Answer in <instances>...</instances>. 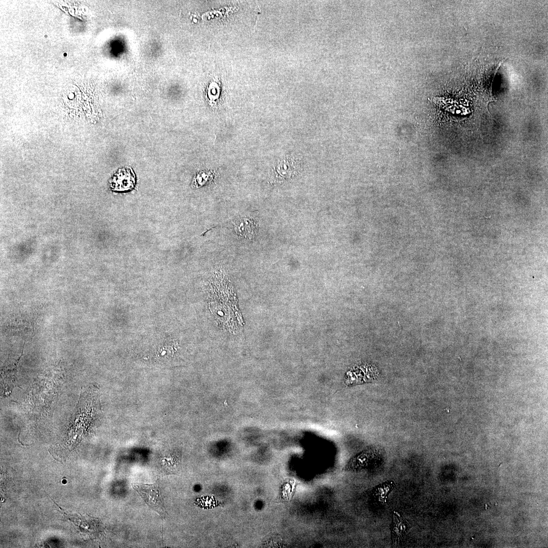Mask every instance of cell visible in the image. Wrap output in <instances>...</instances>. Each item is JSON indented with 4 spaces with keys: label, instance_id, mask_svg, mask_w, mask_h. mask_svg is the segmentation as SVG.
Segmentation results:
<instances>
[{
    "label": "cell",
    "instance_id": "cell-3",
    "mask_svg": "<svg viewBox=\"0 0 548 548\" xmlns=\"http://www.w3.org/2000/svg\"><path fill=\"white\" fill-rule=\"evenodd\" d=\"M234 223L235 230L240 235L250 237L254 232L255 223L250 218H241Z\"/></svg>",
    "mask_w": 548,
    "mask_h": 548
},
{
    "label": "cell",
    "instance_id": "cell-4",
    "mask_svg": "<svg viewBox=\"0 0 548 548\" xmlns=\"http://www.w3.org/2000/svg\"><path fill=\"white\" fill-rule=\"evenodd\" d=\"M406 524L403 519L398 514L396 513L393 514V526L392 533L394 542L398 541L402 537V534L406 528Z\"/></svg>",
    "mask_w": 548,
    "mask_h": 548
},
{
    "label": "cell",
    "instance_id": "cell-2",
    "mask_svg": "<svg viewBox=\"0 0 548 548\" xmlns=\"http://www.w3.org/2000/svg\"><path fill=\"white\" fill-rule=\"evenodd\" d=\"M113 183L116 190H130L134 186V177L129 170L125 169L117 175L113 180Z\"/></svg>",
    "mask_w": 548,
    "mask_h": 548
},
{
    "label": "cell",
    "instance_id": "cell-1",
    "mask_svg": "<svg viewBox=\"0 0 548 548\" xmlns=\"http://www.w3.org/2000/svg\"><path fill=\"white\" fill-rule=\"evenodd\" d=\"M131 485L151 508L160 516H165L163 498L158 483L152 484L133 483Z\"/></svg>",
    "mask_w": 548,
    "mask_h": 548
}]
</instances>
